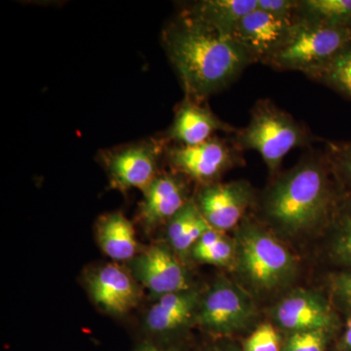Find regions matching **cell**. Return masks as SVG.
I'll list each match as a JSON object with an SVG mask.
<instances>
[{"mask_svg": "<svg viewBox=\"0 0 351 351\" xmlns=\"http://www.w3.org/2000/svg\"><path fill=\"white\" fill-rule=\"evenodd\" d=\"M164 49L184 97L204 103L256 64L243 46L180 11L162 34Z\"/></svg>", "mask_w": 351, "mask_h": 351, "instance_id": "cell-1", "label": "cell"}, {"mask_svg": "<svg viewBox=\"0 0 351 351\" xmlns=\"http://www.w3.org/2000/svg\"><path fill=\"white\" fill-rule=\"evenodd\" d=\"M221 351H243V350H239V348H226V350H221Z\"/></svg>", "mask_w": 351, "mask_h": 351, "instance_id": "cell-31", "label": "cell"}, {"mask_svg": "<svg viewBox=\"0 0 351 351\" xmlns=\"http://www.w3.org/2000/svg\"><path fill=\"white\" fill-rule=\"evenodd\" d=\"M135 351H164L152 343H144V345L138 346Z\"/></svg>", "mask_w": 351, "mask_h": 351, "instance_id": "cell-30", "label": "cell"}, {"mask_svg": "<svg viewBox=\"0 0 351 351\" xmlns=\"http://www.w3.org/2000/svg\"><path fill=\"white\" fill-rule=\"evenodd\" d=\"M274 316L279 326L293 332H331L337 326V316L329 302L313 291L290 293L277 304Z\"/></svg>", "mask_w": 351, "mask_h": 351, "instance_id": "cell-11", "label": "cell"}, {"mask_svg": "<svg viewBox=\"0 0 351 351\" xmlns=\"http://www.w3.org/2000/svg\"><path fill=\"white\" fill-rule=\"evenodd\" d=\"M131 274L154 298L189 290L188 272L172 249L152 245L131 261Z\"/></svg>", "mask_w": 351, "mask_h": 351, "instance_id": "cell-10", "label": "cell"}, {"mask_svg": "<svg viewBox=\"0 0 351 351\" xmlns=\"http://www.w3.org/2000/svg\"><path fill=\"white\" fill-rule=\"evenodd\" d=\"M97 239L104 253L115 262H131L137 256L135 230L122 213L101 217L97 223Z\"/></svg>", "mask_w": 351, "mask_h": 351, "instance_id": "cell-18", "label": "cell"}, {"mask_svg": "<svg viewBox=\"0 0 351 351\" xmlns=\"http://www.w3.org/2000/svg\"><path fill=\"white\" fill-rule=\"evenodd\" d=\"M254 309L253 302L242 289L219 279L200 300L195 318L207 332L226 336L246 327L253 318Z\"/></svg>", "mask_w": 351, "mask_h": 351, "instance_id": "cell-8", "label": "cell"}, {"mask_svg": "<svg viewBox=\"0 0 351 351\" xmlns=\"http://www.w3.org/2000/svg\"><path fill=\"white\" fill-rule=\"evenodd\" d=\"M339 348L341 351H351V311L348 313L346 320V330L341 338Z\"/></svg>", "mask_w": 351, "mask_h": 351, "instance_id": "cell-29", "label": "cell"}, {"mask_svg": "<svg viewBox=\"0 0 351 351\" xmlns=\"http://www.w3.org/2000/svg\"><path fill=\"white\" fill-rule=\"evenodd\" d=\"M298 0H258V10L293 22L297 9Z\"/></svg>", "mask_w": 351, "mask_h": 351, "instance_id": "cell-27", "label": "cell"}, {"mask_svg": "<svg viewBox=\"0 0 351 351\" xmlns=\"http://www.w3.org/2000/svg\"><path fill=\"white\" fill-rule=\"evenodd\" d=\"M331 223L334 226L331 255L335 262L351 269V197L345 195Z\"/></svg>", "mask_w": 351, "mask_h": 351, "instance_id": "cell-23", "label": "cell"}, {"mask_svg": "<svg viewBox=\"0 0 351 351\" xmlns=\"http://www.w3.org/2000/svg\"><path fill=\"white\" fill-rule=\"evenodd\" d=\"M237 128L226 123L201 101L184 97L176 108L174 120L164 136L166 144L193 147L207 142L218 132L234 134Z\"/></svg>", "mask_w": 351, "mask_h": 351, "instance_id": "cell-14", "label": "cell"}, {"mask_svg": "<svg viewBox=\"0 0 351 351\" xmlns=\"http://www.w3.org/2000/svg\"><path fill=\"white\" fill-rule=\"evenodd\" d=\"M324 151L343 193L351 197V142L326 141Z\"/></svg>", "mask_w": 351, "mask_h": 351, "instance_id": "cell-24", "label": "cell"}, {"mask_svg": "<svg viewBox=\"0 0 351 351\" xmlns=\"http://www.w3.org/2000/svg\"><path fill=\"white\" fill-rule=\"evenodd\" d=\"M330 332L306 331L293 332L282 351H325Z\"/></svg>", "mask_w": 351, "mask_h": 351, "instance_id": "cell-26", "label": "cell"}, {"mask_svg": "<svg viewBox=\"0 0 351 351\" xmlns=\"http://www.w3.org/2000/svg\"><path fill=\"white\" fill-rule=\"evenodd\" d=\"M235 243L225 232H219L210 226L201 237L191 251L193 257L198 262L226 267L235 260Z\"/></svg>", "mask_w": 351, "mask_h": 351, "instance_id": "cell-22", "label": "cell"}, {"mask_svg": "<svg viewBox=\"0 0 351 351\" xmlns=\"http://www.w3.org/2000/svg\"><path fill=\"white\" fill-rule=\"evenodd\" d=\"M199 302V293L191 288L162 295L147 311L145 329L158 336L179 331L195 317Z\"/></svg>", "mask_w": 351, "mask_h": 351, "instance_id": "cell-16", "label": "cell"}, {"mask_svg": "<svg viewBox=\"0 0 351 351\" xmlns=\"http://www.w3.org/2000/svg\"><path fill=\"white\" fill-rule=\"evenodd\" d=\"M257 5L258 0H201L189 2L181 11L219 34L232 38L241 20Z\"/></svg>", "mask_w": 351, "mask_h": 351, "instance_id": "cell-17", "label": "cell"}, {"mask_svg": "<svg viewBox=\"0 0 351 351\" xmlns=\"http://www.w3.org/2000/svg\"><path fill=\"white\" fill-rule=\"evenodd\" d=\"M87 288L95 304L112 315L128 313L140 300L137 280L117 263H108L92 272Z\"/></svg>", "mask_w": 351, "mask_h": 351, "instance_id": "cell-12", "label": "cell"}, {"mask_svg": "<svg viewBox=\"0 0 351 351\" xmlns=\"http://www.w3.org/2000/svg\"><path fill=\"white\" fill-rule=\"evenodd\" d=\"M210 228L195 200L191 199L167 223V239L176 255L184 258Z\"/></svg>", "mask_w": 351, "mask_h": 351, "instance_id": "cell-19", "label": "cell"}, {"mask_svg": "<svg viewBox=\"0 0 351 351\" xmlns=\"http://www.w3.org/2000/svg\"><path fill=\"white\" fill-rule=\"evenodd\" d=\"M294 20L351 29V0H298Z\"/></svg>", "mask_w": 351, "mask_h": 351, "instance_id": "cell-20", "label": "cell"}, {"mask_svg": "<svg viewBox=\"0 0 351 351\" xmlns=\"http://www.w3.org/2000/svg\"><path fill=\"white\" fill-rule=\"evenodd\" d=\"M343 197L326 152L311 149L270 184L262 211L281 232L300 234L331 223Z\"/></svg>", "mask_w": 351, "mask_h": 351, "instance_id": "cell-2", "label": "cell"}, {"mask_svg": "<svg viewBox=\"0 0 351 351\" xmlns=\"http://www.w3.org/2000/svg\"><path fill=\"white\" fill-rule=\"evenodd\" d=\"M232 140L242 152H258L274 175L280 169L289 152L309 147L319 138L274 101L262 99L252 108L249 123L237 128Z\"/></svg>", "mask_w": 351, "mask_h": 351, "instance_id": "cell-3", "label": "cell"}, {"mask_svg": "<svg viewBox=\"0 0 351 351\" xmlns=\"http://www.w3.org/2000/svg\"><path fill=\"white\" fill-rule=\"evenodd\" d=\"M293 22L265 11H252L237 25L232 38L250 53L256 63L267 64L287 40Z\"/></svg>", "mask_w": 351, "mask_h": 351, "instance_id": "cell-13", "label": "cell"}, {"mask_svg": "<svg viewBox=\"0 0 351 351\" xmlns=\"http://www.w3.org/2000/svg\"><path fill=\"white\" fill-rule=\"evenodd\" d=\"M235 251L240 272L257 290H274L294 276L295 261L292 254L249 219H243L239 226Z\"/></svg>", "mask_w": 351, "mask_h": 351, "instance_id": "cell-4", "label": "cell"}, {"mask_svg": "<svg viewBox=\"0 0 351 351\" xmlns=\"http://www.w3.org/2000/svg\"><path fill=\"white\" fill-rule=\"evenodd\" d=\"M278 331L270 323H263L245 339L243 351H282Z\"/></svg>", "mask_w": 351, "mask_h": 351, "instance_id": "cell-25", "label": "cell"}, {"mask_svg": "<svg viewBox=\"0 0 351 351\" xmlns=\"http://www.w3.org/2000/svg\"><path fill=\"white\" fill-rule=\"evenodd\" d=\"M330 281L335 297L351 311V270L332 274Z\"/></svg>", "mask_w": 351, "mask_h": 351, "instance_id": "cell-28", "label": "cell"}, {"mask_svg": "<svg viewBox=\"0 0 351 351\" xmlns=\"http://www.w3.org/2000/svg\"><path fill=\"white\" fill-rule=\"evenodd\" d=\"M351 41V29L293 21L287 40L265 66L276 71H301L320 68Z\"/></svg>", "mask_w": 351, "mask_h": 351, "instance_id": "cell-5", "label": "cell"}, {"mask_svg": "<svg viewBox=\"0 0 351 351\" xmlns=\"http://www.w3.org/2000/svg\"><path fill=\"white\" fill-rule=\"evenodd\" d=\"M184 176L179 173H159L144 191L140 219L147 228L168 223L189 200Z\"/></svg>", "mask_w": 351, "mask_h": 351, "instance_id": "cell-15", "label": "cell"}, {"mask_svg": "<svg viewBox=\"0 0 351 351\" xmlns=\"http://www.w3.org/2000/svg\"><path fill=\"white\" fill-rule=\"evenodd\" d=\"M254 199L250 184L237 181L204 184L193 200L209 226L225 232L242 223Z\"/></svg>", "mask_w": 351, "mask_h": 351, "instance_id": "cell-9", "label": "cell"}, {"mask_svg": "<svg viewBox=\"0 0 351 351\" xmlns=\"http://www.w3.org/2000/svg\"><path fill=\"white\" fill-rule=\"evenodd\" d=\"M242 152L233 140L214 137L193 147L167 145L165 156L173 172L204 186L217 182L228 170L241 165Z\"/></svg>", "mask_w": 351, "mask_h": 351, "instance_id": "cell-6", "label": "cell"}, {"mask_svg": "<svg viewBox=\"0 0 351 351\" xmlns=\"http://www.w3.org/2000/svg\"><path fill=\"white\" fill-rule=\"evenodd\" d=\"M166 147L163 138H149L103 152L101 160L113 188L145 191L159 174V161Z\"/></svg>", "mask_w": 351, "mask_h": 351, "instance_id": "cell-7", "label": "cell"}, {"mask_svg": "<svg viewBox=\"0 0 351 351\" xmlns=\"http://www.w3.org/2000/svg\"><path fill=\"white\" fill-rule=\"evenodd\" d=\"M306 76L351 100V41L326 64Z\"/></svg>", "mask_w": 351, "mask_h": 351, "instance_id": "cell-21", "label": "cell"}]
</instances>
